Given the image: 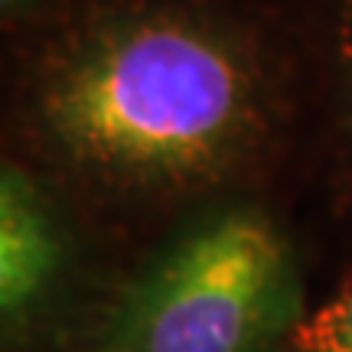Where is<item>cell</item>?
Segmentation results:
<instances>
[{"label": "cell", "instance_id": "6", "mask_svg": "<svg viewBox=\"0 0 352 352\" xmlns=\"http://www.w3.org/2000/svg\"><path fill=\"white\" fill-rule=\"evenodd\" d=\"M26 0H3V10H20Z\"/></svg>", "mask_w": 352, "mask_h": 352}, {"label": "cell", "instance_id": "3", "mask_svg": "<svg viewBox=\"0 0 352 352\" xmlns=\"http://www.w3.org/2000/svg\"><path fill=\"white\" fill-rule=\"evenodd\" d=\"M65 264V239L46 196L20 166L0 179V310L7 327L23 323L46 300Z\"/></svg>", "mask_w": 352, "mask_h": 352}, {"label": "cell", "instance_id": "4", "mask_svg": "<svg viewBox=\"0 0 352 352\" xmlns=\"http://www.w3.org/2000/svg\"><path fill=\"white\" fill-rule=\"evenodd\" d=\"M287 352H352V287L303 316Z\"/></svg>", "mask_w": 352, "mask_h": 352}, {"label": "cell", "instance_id": "5", "mask_svg": "<svg viewBox=\"0 0 352 352\" xmlns=\"http://www.w3.org/2000/svg\"><path fill=\"white\" fill-rule=\"evenodd\" d=\"M342 56H346V65H349V76H352V13L346 26H342Z\"/></svg>", "mask_w": 352, "mask_h": 352}, {"label": "cell", "instance_id": "1", "mask_svg": "<svg viewBox=\"0 0 352 352\" xmlns=\"http://www.w3.org/2000/svg\"><path fill=\"white\" fill-rule=\"evenodd\" d=\"M261 118L248 56L219 30L157 13L91 30L43 88V121L78 164L140 186L226 170Z\"/></svg>", "mask_w": 352, "mask_h": 352}, {"label": "cell", "instance_id": "2", "mask_svg": "<svg viewBox=\"0 0 352 352\" xmlns=\"http://www.w3.org/2000/svg\"><path fill=\"white\" fill-rule=\"evenodd\" d=\"M284 239L254 209L196 222L114 297L98 352H271L300 323Z\"/></svg>", "mask_w": 352, "mask_h": 352}]
</instances>
